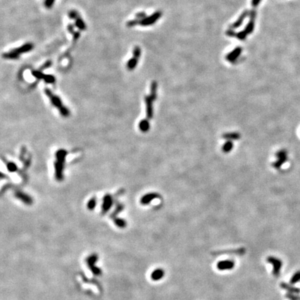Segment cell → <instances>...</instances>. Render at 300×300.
<instances>
[{
	"label": "cell",
	"mask_w": 300,
	"mask_h": 300,
	"mask_svg": "<svg viewBox=\"0 0 300 300\" xmlns=\"http://www.w3.org/2000/svg\"><path fill=\"white\" fill-rule=\"evenodd\" d=\"M123 209H124V205L123 204H120V203L117 204L115 208L114 211L111 215V218H112V219L113 220L114 218H117V217H118V214L120 213H121L122 211H123Z\"/></svg>",
	"instance_id": "obj_18"
},
{
	"label": "cell",
	"mask_w": 300,
	"mask_h": 300,
	"mask_svg": "<svg viewBox=\"0 0 300 300\" xmlns=\"http://www.w3.org/2000/svg\"><path fill=\"white\" fill-rule=\"evenodd\" d=\"M246 249L245 248L241 247V248H238V249H226L223 250V251H215V252H213L212 254L213 255H218V254H238V255H243L244 253H245Z\"/></svg>",
	"instance_id": "obj_12"
},
{
	"label": "cell",
	"mask_w": 300,
	"mask_h": 300,
	"mask_svg": "<svg viewBox=\"0 0 300 300\" xmlns=\"http://www.w3.org/2000/svg\"><path fill=\"white\" fill-rule=\"evenodd\" d=\"M68 16H69L70 19L76 20L77 18H79V14L76 10H70L68 13Z\"/></svg>",
	"instance_id": "obj_30"
},
{
	"label": "cell",
	"mask_w": 300,
	"mask_h": 300,
	"mask_svg": "<svg viewBox=\"0 0 300 300\" xmlns=\"http://www.w3.org/2000/svg\"><path fill=\"white\" fill-rule=\"evenodd\" d=\"M75 26L81 31H85L86 29V25L81 18H77L75 20Z\"/></svg>",
	"instance_id": "obj_24"
},
{
	"label": "cell",
	"mask_w": 300,
	"mask_h": 300,
	"mask_svg": "<svg viewBox=\"0 0 300 300\" xmlns=\"http://www.w3.org/2000/svg\"><path fill=\"white\" fill-rule=\"evenodd\" d=\"M235 266L234 261L232 260L220 261L217 264V268L219 270H230Z\"/></svg>",
	"instance_id": "obj_9"
},
{
	"label": "cell",
	"mask_w": 300,
	"mask_h": 300,
	"mask_svg": "<svg viewBox=\"0 0 300 300\" xmlns=\"http://www.w3.org/2000/svg\"><path fill=\"white\" fill-rule=\"evenodd\" d=\"M137 64H138V59H137L136 58H134V57H133V58L129 59V61L127 62V69L129 70H134L135 68H136Z\"/></svg>",
	"instance_id": "obj_22"
},
{
	"label": "cell",
	"mask_w": 300,
	"mask_h": 300,
	"mask_svg": "<svg viewBox=\"0 0 300 300\" xmlns=\"http://www.w3.org/2000/svg\"><path fill=\"white\" fill-rule=\"evenodd\" d=\"M33 47H34V46H33V43H31V42H27V43L24 44L23 45L20 46V47L18 48H15L13 50L15 51H16L18 54H20L29 52V51L33 49Z\"/></svg>",
	"instance_id": "obj_13"
},
{
	"label": "cell",
	"mask_w": 300,
	"mask_h": 300,
	"mask_svg": "<svg viewBox=\"0 0 300 300\" xmlns=\"http://www.w3.org/2000/svg\"><path fill=\"white\" fill-rule=\"evenodd\" d=\"M15 197L19 199L22 202L27 205H31L33 203V199L30 196L28 195L25 192L20 191V190H16L14 193Z\"/></svg>",
	"instance_id": "obj_10"
},
{
	"label": "cell",
	"mask_w": 300,
	"mask_h": 300,
	"mask_svg": "<svg viewBox=\"0 0 300 300\" xmlns=\"http://www.w3.org/2000/svg\"><path fill=\"white\" fill-rule=\"evenodd\" d=\"M246 15H247V12H245V13H244L242 15L241 18H240V19H239V20H238V21H237V22H236V23H235L234 25H233V27H238V26H240V25H241V24H242V20H243L244 18H245Z\"/></svg>",
	"instance_id": "obj_36"
},
{
	"label": "cell",
	"mask_w": 300,
	"mask_h": 300,
	"mask_svg": "<svg viewBox=\"0 0 300 300\" xmlns=\"http://www.w3.org/2000/svg\"><path fill=\"white\" fill-rule=\"evenodd\" d=\"M287 161V157L286 158H277V160L274 162L272 164V165L274 167V168H276V169H280L281 167L282 166L283 164H284Z\"/></svg>",
	"instance_id": "obj_25"
},
{
	"label": "cell",
	"mask_w": 300,
	"mask_h": 300,
	"mask_svg": "<svg viewBox=\"0 0 300 300\" xmlns=\"http://www.w3.org/2000/svg\"><path fill=\"white\" fill-rule=\"evenodd\" d=\"M67 29H68V32L71 33L72 35H73V33L75 32V26H74L73 25H72V24H70V25H68V27H67Z\"/></svg>",
	"instance_id": "obj_39"
},
{
	"label": "cell",
	"mask_w": 300,
	"mask_h": 300,
	"mask_svg": "<svg viewBox=\"0 0 300 300\" xmlns=\"http://www.w3.org/2000/svg\"><path fill=\"white\" fill-rule=\"evenodd\" d=\"M6 168L7 170L11 172H15L18 170V166L13 162L6 163Z\"/></svg>",
	"instance_id": "obj_28"
},
{
	"label": "cell",
	"mask_w": 300,
	"mask_h": 300,
	"mask_svg": "<svg viewBox=\"0 0 300 300\" xmlns=\"http://www.w3.org/2000/svg\"><path fill=\"white\" fill-rule=\"evenodd\" d=\"M157 87H158V85H157L156 81H153L151 84V88H150L151 92H150L149 95L154 100L157 98Z\"/></svg>",
	"instance_id": "obj_23"
},
{
	"label": "cell",
	"mask_w": 300,
	"mask_h": 300,
	"mask_svg": "<svg viewBox=\"0 0 300 300\" xmlns=\"http://www.w3.org/2000/svg\"><path fill=\"white\" fill-rule=\"evenodd\" d=\"M20 57V54H18L13 49L8 52L3 54V58L6 59H18Z\"/></svg>",
	"instance_id": "obj_19"
},
{
	"label": "cell",
	"mask_w": 300,
	"mask_h": 300,
	"mask_svg": "<svg viewBox=\"0 0 300 300\" xmlns=\"http://www.w3.org/2000/svg\"><path fill=\"white\" fill-rule=\"evenodd\" d=\"M245 36H246L245 32H240L238 35V37L240 39V40H244V38H245Z\"/></svg>",
	"instance_id": "obj_42"
},
{
	"label": "cell",
	"mask_w": 300,
	"mask_h": 300,
	"mask_svg": "<svg viewBox=\"0 0 300 300\" xmlns=\"http://www.w3.org/2000/svg\"><path fill=\"white\" fill-rule=\"evenodd\" d=\"M140 54H141V49H140V48L138 46H136V47L133 48V57H134V58H136L137 59H138L139 58H140Z\"/></svg>",
	"instance_id": "obj_31"
},
{
	"label": "cell",
	"mask_w": 300,
	"mask_h": 300,
	"mask_svg": "<svg viewBox=\"0 0 300 300\" xmlns=\"http://www.w3.org/2000/svg\"><path fill=\"white\" fill-rule=\"evenodd\" d=\"M97 205V198L95 197H92L87 203V208L90 211H92L95 208Z\"/></svg>",
	"instance_id": "obj_26"
},
{
	"label": "cell",
	"mask_w": 300,
	"mask_h": 300,
	"mask_svg": "<svg viewBox=\"0 0 300 300\" xmlns=\"http://www.w3.org/2000/svg\"><path fill=\"white\" fill-rule=\"evenodd\" d=\"M154 99L150 95L144 97V101L146 104V115L147 120H151L153 118V102Z\"/></svg>",
	"instance_id": "obj_7"
},
{
	"label": "cell",
	"mask_w": 300,
	"mask_h": 300,
	"mask_svg": "<svg viewBox=\"0 0 300 300\" xmlns=\"http://www.w3.org/2000/svg\"><path fill=\"white\" fill-rule=\"evenodd\" d=\"M55 0H45L44 2V6L47 8H51L54 3Z\"/></svg>",
	"instance_id": "obj_37"
},
{
	"label": "cell",
	"mask_w": 300,
	"mask_h": 300,
	"mask_svg": "<svg viewBox=\"0 0 300 300\" xmlns=\"http://www.w3.org/2000/svg\"><path fill=\"white\" fill-rule=\"evenodd\" d=\"M159 197H160V195H159L158 193L150 192V193H147L142 196L141 199H140V204L142 205H147L150 202H151L154 199H157V198Z\"/></svg>",
	"instance_id": "obj_11"
},
{
	"label": "cell",
	"mask_w": 300,
	"mask_h": 300,
	"mask_svg": "<svg viewBox=\"0 0 300 300\" xmlns=\"http://www.w3.org/2000/svg\"><path fill=\"white\" fill-rule=\"evenodd\" d=\"M161 13L160 11H157V12L154 13L151 15V16L146 17L145 18L141 20L140 21V25L141 26H149L153 25L154 22L156 21L157 20L160 18L161 15Z\"/></svg>",
	"instance_id": "obj_8"
},
{
	"label": "cell",
	"mask_w": 300,
	"mask_h": 300,
	"mask_svg": "<svg viewBox=\"0 0 300 300\" xmlns=\"http://www.w3.org/2000/svg\"><path fill=\"white\" fill-rule=\"evenodd\" d=\"M97 261L98 255L96 254H92L89 256L86 261L88 268L94 276H100L102 273L101 270L97 266H96V263Z\"/></svg>",
	"instance_id": "obj_3"
},
{
	"label": "cell",
	"mask_w": 300,
	"mask_h": 300,
	"mask_svg": "<svg viewBox=\"0 0 300 300\" xmlns=\"http://www.w3.org/2000/svg\"><path fill=\"white\" fill-rule=\"evenodd\" d=\"M222 138L227 140H238L240 138V134L238 132L225 133L222 135Z\"/></svg>",
	"instance_id": "obj_16"
},
{
	"label": "cell",
	"mask_w": 300,
	"mask_h": 300,
	"mask_svg": "<svg viewBox=\"0 0 300 300\" xmlns=\"http://www.w3.org/2000/svg\"><path fill=\"white\" fill-rule=\"evenodd\" d=\"M138 127H139V129H140V130L142 132H144V133L147 132V131L149 130V128H150L149 120H147V119L142 120L140 122V123H139Z\"/></svg>",
	"instance_id": "obj_17"
},
{
	"label": "cell",
	"mask_w": 300,
	"mask_h": 300,
	"mask_svg": "<svg viewBox=\"0 0 300 300\" xmlns=\"http://www.w3.org/2000/svg\"><path fill=\"white\" fill-rule=\"evenodd\" d=\"M80 35L81 34L79 31H75V32L73 33V35H72V38H73L74 41H77L78 39L79 38V37H80Z\"/></svg>",
	"instance_id": "obj_41"
},
{
	"label": "cell",
	"mask_w": 300,
	"mask_h": 300,
	"mask_svg": "<svg viewBox=\"0 0 300 300\" xmlns=\"http://www.w3.org/2000/svg\"><path fill=\"white\" fill-rule=\"evenodd\" d=\"M32 75L39 80H43L47 83H54L56 81L54 76L51 75H44L40 70H33Z\"/></svg>",
	"instance_id": "obj_5"
},
{
	"label": "cell",
	"mask_w": 300,
	"mask_h": 300,
	"mask_svg": "<svg viewBox=\"0 0 300 300\" xmlns=\"http://www.w3.org/2000/svg\"><path fill=\"white\" fill-rule=\"evenodd\" d=\"M114 201V197L110 194H106L103 198L102 206H101V213L106 214L110 210Z\"/></svg>",
	"instance_id": "obj_6"
},
{
	"label": "cell",
	"mask_w": 300,
	"mask_h": 300,
	"mask_svg": "<svg viewBox=\"0 0 300 300\" xmlns=\"http://www.w3.org/2000/svg\"><path fill=\"white\" fill-rule=\"evenodd\" d=\"M259 1H260V0H253L252 4H253L254 6H256V5L258 4L259 2Z\"/></svg>",
	"instance_id": "obj_43"
},
{
	"label": "cell",
	"mask_w": 300,
	"mask_h": 300,
	"mask_svg": "<svg viewBox=\"0 0 300 300\" xmlns=\"http://www.w3.org/2000/svg\"><path fill=\"white\" fill-rule=\"evenodd\" d=\"M240 53V48H238L235 51H233L231 52L230 54L229 55V56L227 57V59H229V61H233L234 59H236L238 56V55Z\"/></svg>",
	"instance_id": "obj_29"
},
{
	"label": "cell",
	"mask_w": 300,
	"mask_h": 300,
	"mask_svg": "<svg viewBox=\"0 0 300 300\" xmlns=\"http://www.w3.org/2000/svg\"><path fill=\"white\" fill-rule=\"evenodd\" d=\"M233 148V142L231 141V140H227V141L223 144V146H222V150L223 152L229 153V152H230L231 150H232Z\"/></svg>",
	"instance_id": "obj_20"
},
{
	"label": "cell",
	"mask_w": 300,
	"mask_h": 300,
	"mask_svg": "<svg viewBox=\"0 0 300 300\" xmlns=\"http://www.w3.org/2000/svg\"><path fill=\"white\" fill-rule=\"evenodd\" d=\"M299 281H300V271H297L292 275L291 279H290V283L292 285H294L297 282H299Z\"/></svg>",
	"instance_id": "obj_27"
},
{
	"label": "cell",
	"mask_w": 300,
	"mask_h": 300,
	"mask_svg": "<svg viewBox=\"0 0 300 300\" xmlns=\"http://www.w3.org/2000/svg\"><path fill=\"white\" fill-rule=\"evenodd\" d=\"M286 297L290 300H300V296L298 295L297 294L290 293V292L286 293Z\"/></svg>",
	"instance_id": "obj_32"
},
{
	"label": "cell",
	"mask_w": 300,
	"mask_h": 300,
	"mask_svg": "<svg viewBox=\"0 0 300 300\" xmlns=\"http://www.w3.org/2000/svg\"><path fill=\"white\" fill-rule=\"evenodd\" d=\"M67 155L68 152L65 149H58L55 154V177L58 181H62L63 179V170Z\"/></svg>",
	"instance_id": "obj_1"
},
{
	"label": "cell",
	"mask_w": 300,
	"mask_h": 300,
	"mask_svg": "<svg viewBox=\"0 0 300 300\" xmlns=\"http://www.w3.org/2000/svg\"><path fill=\"white\" fill-rule=\"evenodd\" d=\"M267 261L270 264H272L273 269H272V274L275 277H279L280 275L281 267H282V261L279 258H276L275 256H270L267 258Z\"/></svg>",
	"instance_id": "obj_4"
},
{
	"label": "cell",
	"mask_w": 300,
	"mask_h": 300,
	"mask_svg": "<svg viewBox=\"0 0 300 300\" xmlns=\"http://www.w3.org/2000/svg\"><path fill=\"white\" fill-rule=\"evenodd\" d=\"M113 222L115 225L118 227L120 228V229H124V228L127 227V222H126L124 219H122V218H118V217H117V218L113 219Z\"/></svg>",
	"instance_id": "obj_21"
},
{
	"label": "cell",
	"mask_w": 300,
	"mask_h": 300,
	"mask_svg": "<svg viewBox=\"0 0 300 300\" xmlns=\"http://www.w3.org/2000/svg\"><path fill=\"white\" fill-rule=\"evenodd\" d=\"M44 93L46 94V95L47 96L48 98H49L51 103L54 106L56 107V108H58V110L60 112V113L62 115L63 117H68L70 115V111L68 108H66L65 106L63 105L61 99L58 97L57 95H56L53 93L50 90L49 88H44Z\"/></svg>",
	"instance_id": "obj_2"
},
{
	"label": "cell",
	"mask_w": 300,
	"mask_h": 300,
	"mask_svg": "<svg viewBox=\"0 0 300 300\" xmlns=\"http://www.w3.org/2000/svg\"><path fill=\"white\" fill-rule=\"evenodd\" d=\"M51 65H52V62H51V61H46L45 63H44V64H42L41 66H40V71H42V70H44L46 69H47V68H50V67L51 66Z\"/></svg>",
	"instance_id": "obj_35"
},
{
	"label": "cell",
	"mask_w": 300,
	"mask_h": 300,
	"mask_svg": "<svg viewBox=\"0 0 300 300\" xmlns=\"http://www.w3.org/2000/svg\"><path fill=\"white\" fill-rule=\"evenodd\" d=\"M140 20L138 19H135L130 20V21H128L127 22V27H133L136 26L137 25H140Z\"/></svg>",
	"instance_id": "obj_34"
},
{
	"label": "cell",
	"mask_w": 300,
	"mask_h": 300,
	"mask_svg": "<svg viewBox=\"0 0 300 300\" xmlns=\"http://www.w3.org/2000/svg\"><path fill=\"white\" fill-rule=\"evenodd\" d=\"M136 19L141 20L146 18V13L144 12H139L136 14Z\"/></svg>",
	"instance_id": "obj_38"
},
{
	"label": "cell",
	"mask_w": 300,
	"mask_h": 300,
	"mask_svg": "<svg viewBox=\"0 0 300 300\" xmlns=\"http://www.w3.org/2000/svg\"><path fill=\"white\" fill-rule=\"evenodd\" d=\"M254 29V24L252 23V22H249V25H248L247 26V27H246V29H245V31L247 33H249V32H251Z\"/></svg>",
	"instance_id": "obj_40"
},
{
	"label": "cell",
	"mask_w": 300,
	"mask_h": 300,
	"mask_svg": "<svg viewBox=\"0 0 300 300\" xmlns=\"http://www.w3.org/2000/svg\"><path fill=\"white\" fill-rule=\"evenodd\" d=\"M164 275V270L161 269V268H158V269H156L152 272V273H151V278L153 281H159L161 280V279H163Z\"/></svg>",
	"instance_id": "obj_15"
},
{
	"label": "cell",
	"mask_w": 300,
	"mask_h": 300,
	"mask_svg": "<svg viewBox=\"0 0 300 300\" xmlns=\"http://www.w3.org/2000/svg\"><path fill=\"white\" fill-rule=\"evenodd\" d=\"M287 151L286 149H281L280 151H277V154H276V157L277 158H286L287 157Z\"/></svg>",
	"instance_id": "obj_33"
},
{
	"label": "cell",
	"mask_w": 300,
	"mask_h": 300,
	"mask_svg": "<svg viewBox=\"0 0 300 300\" xmlns=\"http://www.w3.org/2000/svg\"><path fill=\"white\" fill-rule=\"evenodd\" d=\"M280 286L281 288L283 289V290H286V291L290 292V293H294V294H299L300 293V288L294 287L292 284H289V283H287L285 282H281L280 283Z\"/></svg>",
	"instance_id": "obj_14"
}]
</instances>
